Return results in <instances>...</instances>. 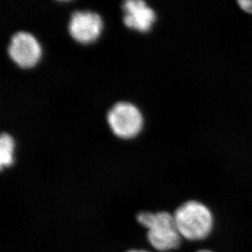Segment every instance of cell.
I'll list each match as a JSON object with an SVG mask.
<instances>
[{
  "label": "cell",
  "instance_id": "1",
  "mask_svg": "<svg viewBox=\"0 0 252 252\" xmlns=\"http://www.w3.org/2000/svg\"><path fill=\"white\" fill-rule=\"evenodd\" d=\"M136 221L145 231V239L150 248L158 252L176 250L181 244L173 214L167 211H141L135 216Z\"/></svg>",
  "mask_w": 252,
  "mask_h": 252
},
{
  "label": "cell",
  "instance_id": "2",
  "mask_svg": "<svg viewBox=\"0 0 252 252\" xmlns=\"http://www.w3.org/2000/svg\"><path fill=\"white\" fill-rule=\"evenodd\" d=\"M173 217L181 238L186 240H203L213 229V215L202 202H184L174 211Z\"/></svg>",
  "mask_w": 252,
  "mask_h": 252
},
{
  "label": "cell",
  "instance_id": "3",
  "mask_svg": "<svg viewBox=\"0 0 252 252\" xmlns=\"http://www.w3.org/2000/svg\"><path fill=\"white\" fill-rule=\"evenodd\" d=\"M107 120L113 132L122 138L136 136L142 126L140 111L130 103L115 104L108 113Z\"/></svg>",
  "mask_w": 252,
  "mask_h": 252
},
{
  "label": "cell",
  "instance_id": "4",
  "mask_svg": "<svg viewBox=\"0 0 252 252\" xmlns=\"http://www.w3.org/2000/svg\"><path fill=\"white\" fill-rule=\"evenodd\" d=\"M7 51L11 59L22 68L33 66L41 56L40 46L35 38L27 32L15 33Z\"/></svg>",
  "mask_w": 252,
  "mask_h": 252
},
{
  "label": "cell",
  "instance_id": "5",
  "mask_svg": "<svg viewBox=\"0 0 252 252\" xmlns=\"http://www.w3.org/2000/svg\"><path fill=\"white\" fill-rule=\"evenodd\" d=\"M102 22L99 15L92 12H75L69 23V32L74 40L90 43L100 35Z\"/></svg>",
  "mask_w": 252,
  "mask_h": 252
},
{
  "label": "cell",
  "instance_id": "6",
  "mask_svg": "<svg viewBox=\"0 0 252 252\" xmlns=\"http://www.w3.org/2000/svg\"><path fill=\"white\" fill-rule=\"evenodd\" d=\"M123 9L125 12L124 24L129 28L145 32L150 30L153 22H155V12L142 0L125 1Z\"/></svg>",
  "mask_w": 252,
  "mask_h": 252
},
{
  "label": "cell",
  "instance_id": "7",
  "mask_svg": "<svg viewBox=\"0 0 252 252\" xmlns=\"http://www.w3.org/2000/svg\"><path fill=\"white\" fill-rule=\"evenodd\" d=\"M14 142L12 137L7 133H2L0 136V168L11 166L13 162Z\"/></svg>",
  "mask_w": 252,
  "mask_h": 252
},
{
  "label": "cell",
  "instance_id": "8",
  "mask_svg": "<svg viewBox=\"0 0 252 252\" xmlns=\"http://www.w3.org/2000/svg\"><path fill=\"white\" fill-rule=\"evenodd\" d=\"M238 3L244 11L252 14V1H251V0H240V1H238Z\"/></svg>",
  "mask_w": 252,
  "mask_h": 252
},
{
  "label": "cell",
  "instance_id": "9",
  "mask_svg": "<svg viewBox=\"0 0 252 252\" xmlns=\"http://www.w3.org/2000/svg\"><path fill=\"white\" fill-rule=\"evenodd\" d=\"M125 252H150V251L146 249H131V250L126 251Z\"/></svg>",
  "mask_w": 252,
  "mask_h": 252
},
{
  "label": "cell",
  "instance_id": "10",
  "mask_svg": "<svg viewBox=\"0 0 252 252\" xmlns=\"http://www.w3.org/2000/svg\"><path fill=\"white\" fill-rule=\"evenodd\" d=\"M197 252H212V251H210V250H200Z\"/></svg>",
  "mask_w": 252,
  "mask_h": 252
}]
</instances>
